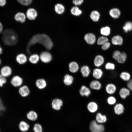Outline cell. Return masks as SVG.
I'll use <instances>...</instances> for the list:
<instances>
[{"label":"cell","mask_w":132,"mask_h":132,"mask_svg":"<svg viewBox=\"0 0 132 132\" xmlns=\"http://www.w3.org/2000/svg\"><path fill=\"white\" fill-rule=\"evenodd\" d=\"M37 43L43 45L48 50H51L53 46L52 41L48 36L44 34H38L33 36L28 44L26 50L28 53H30L29 49L31 46Z\"/></svg>","instance_id":"cell-1"},{"label":"cell","mask_w":132,"mask_h":132,"mask_svg":"<svg viewBox=\"0 0 132 132\" xmlns=\"http://www.w3.org/2000/svg\"><path fill=\"white\" fill-rule=\"evenodd\" d=\"M2 39L5 45L12 46L16 44L18 38L17 34L15 31L12 29H8L5 30L2 33Z\"/></svg>","instance_id":"cell-2"},{"label":"cell","mask_w":132,"mask_h":132,"mask_svg":"<svg viewBox=\"0 0 132 132\" xmlns=\"http://www.w3.org/2000/svg\"><path fill=\"white\" fill-rule=\"evenodd\" d=\"M23 82L22 78L18 75H15L11 77L10 82L13 87L16 88L20 86Z\"/></svg>","instance_id":"cell-3"},{"label":"cell","mask_w":132,"mask_h":132,"mask_svg":"<svg viewBox=\"0 0 132 132\" xmlns=\"http://www.w3.org/2000/svg\"><path fill=\"white\" fill-rule=\"evenodd\" d=\"M89 129L91 132H103L104 130L103 125L98 124L95 120L92 121L90 123Z\"/></svg>","instance_id":"cell-4"},{"label":"cell","mask_w":132,"mask_h":132,"mask_svg":"<svg viewBox=\"0 0 132 132\" xmlns=\"http://www.w3.org/2000/svg\"><path fill=\"white\" fill-rule=\"evenodd\" d=\"M12 74V68L9 66L4 65L0 68V74L5 77L8 78L11 76Z\"/></svg>","instance_id":"cell-5"},{"label":"cell","mask_w":132,"mask_h":132,"mask_svg":"<svg viewBox=\"0 0 132 132\" xmlns=\"http://www.w3.org/2000/svg\"><path fill=\"white\" fill-rule=\"evenodd\" d=\"M40 58L42 62L45 63H48L51 61L52 56L49 52L47 51H44L41 54Z\"/></svg>","instance_id":"cell-6"},{"label":"cell","mask_w":132,"mask_h":132,"mask_svg":"<svg viewBox=\"0 0 132 132\" xmlns=\"http://www.w3.org/2000/svg\"><path fill=\"white\" fill-rule=\"evenodd\" d=\"M63 104V101L61 99L58 98L55 99L52 101V107L55 110H59L61 109Z\"/></svg>","instance_id":"cell-7"},{"label":"cell","mask_w":132,"mask_h":132,"mask_svg":"<svg viewBox=\"0 0 132 132\" xmlns=\"http://www.w3.org/2000/svg\"><path fill=\"white\" fill-rule=\"evenodd\" d=\"M87 108L89 112L91 113H94L98 110V106L97 104L95 102L91 101L87 104Z\"/></svg>","instance_id":"cell-8"},{"label":"cell","mask_w":132,"mask_h":132,"mask_svg":"<svg viewBox=\"0 0 132 132\" xmlns=\"http://www.w3.org/2000/svg\"><path fill=\"white\" fill-rule=\"evenodd\" d=\"M84 38L86 43L90 44H93L96 41L95 35L92 33L86 34Z\"/></svg>","instance_id":"cell-9"},{"label":"cell","mask_w":132,"mask_h":132,"mask_svg":"<svg viewBox=\"0 0 132 132\" xmlns=\"http://www.w3.org/2000/svg\"><path fill=\"white\" fill-rule=\"evenodd\" d=\"M26 16L28 19L30 20H35L37 15L36 11L34 9L30 8L28 9L26 12Z\"/></svg>","instance_id":"cell-10"},{"label":"cell","mask_w":132,"mask_h":132,"mask_svg":"<svg viewBox=\"0 0 132 132\" xmlns=\"http://www.w3.org/2000/svg\"><path fill=\"white\" fill-rule=\"evenodd\" d=\"M91 91L90 89L85 85L82 86L79 90V93L80 95L82 96L87 97L91 94Z\"/></svg>","instance_id":"cell-11"},{"label":"cell","mask_w":132,"mask_h":132,"mask_svg":"<svg viewBox=\"0 0 132 132\" xmlns=\"http://www.w3.org/2000/svg\"><path fill=\"white\" fill-rule=\"evenodd\" d=\"M18 92L20 95L22 97L28 96L30 92L28 87L25 85L20 87L18 89Z\"/></svg>","instance_id":"cell-12"},{"label":"cell","mask_w":132,"mask_h":132,"mask_svg":"<svg viewBox=\"0 0 132 132\" xmlns=\"http://www.w3.org/2000/svg\"><path fill=\"white\" fill-rule=\"evenodd\" d=\"M89 87L90 88L95 90H100L102 87L101 84L98 80L92 81L89 84Z\"/></svg>","instance_id":"cell-13"},{"label":"cell","mask_w":132,"mask_h":132,"mask_svg":"<svg viewBox=\"0 0 132 132\" xmlns=\"http://www.w3.org/2000/svg\"><path fill=\"white\" fill-rule=\"evenodd\" d=\"M112 43L115 45H122L123 43L122 38L121 36L117 35L113 36L111 39Z\"/></svg>","instance_id":"cell-14"},{"label":"cell","mask_w":132,"mask_h":132,"mask_svg":"<svg viewBox=\"0 0 132 132\" xmlns=\"http://www.w3.org/2000/svg\"><path fill=\"white\" fill-rule=\"evenodd\" d=\"M74 78L71 75L68 74H66L64 76L63 82L66 86H71L73 83Z\"/></svg>","instance_id":"cell-15"},{"label":"cell","mask_w":132,"mask_h":132,"mask_svg":"<svg viewBox=\"0 0 132 132\" xmlns=\"http://www.w3.org/2000/svg\"><path fill=\"white\" fill-rule=\"evenodd\" d=\"M103 74V72L101 69L96 68L93 70L92 75L93 76L95 79L98 80L101 78Z\"/></svg>","instance_id":"cell-16"},{"label":"cell","mask_w":132,"mask_h":132,"mask_svg":"<svg viewBox=\"0 0 132 132\" xmlns=\"http://www.w3.org/2000/svg\"><path fill=\"white\" fill-rule=\"evenodd\" d=\"M109 14L112 17L116 19L120 17L121 13L120 10L119 9L117 8H113L110 10Z\"/></svg>","instance_id":"cell-17"},{"label":"cell","mask_w":132,"mask_h":132,"mask_svg":"<svg viewBox=\"0 0 132 132\" xmlns=\"http://www.w3.org/2000/svg\"><path fill=\"white\" fill-rule=\"evenodd\" d=\"M35 85L38 88L43 89L46 86L47 83L45 80L43 78H40L37 79Z\"/></svg>","instance_id":"cell-18"},{"label":"cell","mask_w":132,"mask_h":132,"mask_svg":"<svg viewBox=\"0 0 132 132\" xmlns=\"http://www.w3.org/2000/svg\"><path fill=\"white\" fill-rule=\"evenodd\" d=\"M16 59L17 62L20 64H22L25 63L27 60L26 56L23 54H20L17 55Z\"/></svg>","instance_id":"cell-19"},{"label":"cell","mask_w":132,"mask_h":132,"mask_svg":"<svg viewBox=\"0 0 132 132\" xmlns=\"http://www.w3.org/2000/svg\"><path fill=\"white\" fill-rule=\"evenodd\" d=\"M104 59L103 57L101 55L97 56L94 61L95 66L97 67H99L101 66L104 63Z\"/></svg>","instance_id":"cell-20"},{"label":"cell","mask_w":132,"mask_h":132,"mask_svg":"<svg viewBox=\"0 0 132 132\" xmlns=\"http://www.w3.org/2000/svg\"><path fill=\"white\" fill-rule=\"evenodd\" d=\"M69 70L71 72L75 73L77 72L79 69V66L78 64L75 62H70L69 65Z\"/></svg>","instance_id":"cell-21"},{"label":"cell","mask_w":132,"mask_h":132,"mask_svg":"<svg viewBox=\"0 0 132 132\" xmlns=\"http://www.w3.org/2000/svg\"><path fill=\"white\" fill-rule=\"evenodd\" d=\"M80 72L83 77H87L89 75L90 70L89 67L88 66H84L81 68Z\"/></svg>","instance_id":"cell-22"},{"label":"cell","mask_w":132,"mask_h":132,"mask_svg":"<svg viewBox=\"0 0 132 132\" xmlns=\"http://www.w3.org/2000/svg\"><path fill=\"white\" fill-rule=\"evenodd\" d=\"M116 90L115 86L113 84L111 83L108 84L105 87L106 92L108 94H114Z\"/></svg>","instance_id":"cell-23"},{"label":"cell","mask_w":132,"mask_h":132,"mask_svg":"<svg viewBox=\"0 0 132 132\" xmlns=\"http://www.w3.org/2000/svg\"><path fill=\"white\" fill-rule=\"evenodd\" d=\"M14 19L16 21L23 23L25 21L26 16L24 13L22 12H18L15 15Z\"/></svg>","instance_id":"cell-24"},{"label":"cell","mask_w":132,"mask_h":132,"mask_svg":"<svg viewBox=\"0 0 132 132\" xmlns=\"http://www.w3.org/2000/svg\"><path fill=\"white\" fill-rule=\"evenodd\" d=\"M114 110L116 114L120 115L123 112L124 110V107L122 104L118 103L114 106Z\"/></svg>","instance_id":"cell-25"},{"label":"cell","mask_w":132,"mask_h":132,"mask_svg":"<svg viewBox=\"0 0 132 132\" xmlns=\"http://www.w3.org/2000/svg\"><path fill=\"white\" fill-rule=\"evenodd\" d=\"M19 128L22 132H26L29 130L30 127L29 125L24 121H21L19 125Z\"/></svg>","instance_id":"cell-26"},{"label":"cell","mask_w":132,"mask_h":132,"mask_svg":"<svg viewBox=\"0 0 132 132\" xmlns=\"http://www.w3.org/2000/svg\"><path fill=\"white\" fill-rule=\"evenodd\" d=\"M27 118L29 120L32 121L36 120L38 118V115L35 111L31 110L28 112L27 114Z\"/></svg>","instance_id":"cell-27"},{"label":"cell","mask_w":132,"mask_h":132,"mask_svg":"<svg viewBox=\"0 0 132 132\" xmlns=\"http://www.w3.org/2000/svg\"><path fill=\"white\" fill-rule=\"evenodd\" d=\"M96 120L98 122L102 123L106 121L107 118L105 115H102L99 112L96 115Z\"/></svg>","instance_id":"cell-28"},{"label":"cell","mask_w":132,"mask_h":132,"mask_svg":"<svg viewBox=\"0 0 132 132\" xmlns=\"http://www.w3.org/2000/svg\"><path fill=\"white\" fill-rule=\"evenodd\" d=\"M100 14L97 11H92L90 15V18L94 22H97L99 19Z\"/></svg>","instance_id":"cell-29"},{"label":"cell","mask_w":132,"mask_h":132,"mask_svg":"<svg viewBox=\"0 0 132 132\" xmlns=\"http://www.w3.org/2000/svg\"><path fill=\"white\" fill-rule=\"evenodd\" d=\"M55 10L57 13L61 14L64 12L65 8L64 6L62 4L58 3L55 6Z\"/></svg>","instance_id":"cell-30"},{"label":"cell","mask_w":132,"mask_h":132,"mask_svg":"<svg viewBox=\"0 0 132 132\" xmlns=\"http://www.w3.org/2000/svg\"><path fill=\"white\" fill-rule=\"evenodd\" d=\"M130 94L129 89L125 88H121L119 91V94L121 97L123 99H125Z\"/></svg>","instance_id":"cell-31"},{"label":"cell","mask_w":132,"mask_h":132,"mask_svg":"<svg viewBox=\"0 0 132 132\" xmlns=\"http://www.w3.org/2000/svg\"><path fill=\"white\" fill-rule=\"evenodd\" d=\"M70 12L71 13L75 16H79L82 13V11L77 6L73 7L71 9Z\"/></svg>","instance_id":"cell-32"},{"label":"cell","mask_w":132,"mask_h":132,"mask_svg":"<svg viewBox=\"0 0 132 132\" xmlns=\"http://www.w3.org/2000/svg\"><path fill=\"white\" fill-rule=\"evenodd\" d=\"M127 57V55L124 52H121L116 61L119 63H123L126 61Z\"/></svg>","instance_id":"cell-33"},{"label":"cell","mask_w":132,"mask_h":132,"mask_svg":"<svg viewBox=\"0 0 132 132\" xmlns=\"http://www.w3.org/2000/svg\"><path fill=\"white\" fill-rule=\"evenodd\" d=\"M122 28L124 32L126 33L132 31V22L130 21L126 22Z\"/></svg>","instance_id":"cell-34"},{"label":"cell","mask_w":132,"mask_h":132,"mask_svg":"<svg viewBox=\"0 0 132 132\" xmlns=\"http://www.w3.org/2000/svg\"><path fill=\"white\" fill-rule=\"evenodd\" d=\"M110 28L108 26L103 27L100 29V33L104 36H107L109 35L110 34Z\"/></svg>","instance_id":"cell-35"},{"label":"cell","mask_w":132,"mask_h":132,"mask_svg":"<svg viewBox=\"0 0 132 132\" xmlns=\"http://www.w3.org/2000/svg\"><path fill=\"white\" fill-rule=\"evenodd\" d=\"M39 55L36 54H33L31 55L29 59V61L31 63L36 64L39 61Z\"/></svg>","instance_id":"cell-36"},{"label":"cell","mask_w":132,"mask_h":132,"mask_svg":"<svg viewBox=\"0 0 132 132\" xmlns=\"http://www.w3.org/2000/svg\"><path fill=\"white\" fill-rule=\"evenodd\" d=\"M130 74L126 72H122L120 75V77L125 81H129L130 80Z\"/></svg>","instance_id":"cell-37"},{"label":"cell","mask_w":132,"mask_h":132,"mask_svg":"<svg viewBox=\"0 0 132 132\" xmlns=\"http://www.w3.org/2000/svg\"><path fill=\"white\" fill-rule=\"evenodd\" d=\"M108 39L105 36L100 37L97 40V44L98 45H102L105 43L108 42Z\"/></svg>","instance_id":"cell-38"},{"label":"cell","mask_w":132,"mask_h":132,"mask_svg":"<svg viewBox=\"0 0 132 132\" xmlns=\"http://www.w3.org/2000/svg\"><path fill=\"white\" fill-rule=\"evenodd\" d=\"M33 130L34 132H42V127L40 124L36 123L34 125Z\"/></svg>","instance_id":"cell-39"},{"label":"cell","mask_w":132,"mask_h":132,"mask_svg":"<svg viewBox=\"0 0 132 132\" xmlns=\"http://www.w3.org/2000/svg\"><path fill=\"white\" fill-rule=\"evenodd\" d=\"M7 82V78L2 76L0 74V88H2Z\"/></svg>","instance_id":"cell-40"},{"label":"cell","mask_w":132,"mask_h":132,"mask_svg":"<svg viewBox=\"0 0 132 132\" xmlns=\"http://www.w3.org/2000/svg\"><path fill=\"white\" fill-rule=\"evenodd\" d=\"M21 4L24 6H27L30 4L32 2V0H17Z\"/></svg>","instance_id":"cell-41"},{"label":"cell","mask_w":132,"mask_h":132,"mask_svg":"<svg viewBox=\"0 0 132 132\" xmlns=\"http://www.w3.org/2000/svg\"><path fill=\"white\" fill-rule=\"evenodd\" d=\"M115 65L113 63L108 62L106 64L105 66V68L107 70H113L115 68Z\"/></svg>","instance_id":"cell-42"},{"label":"cell","mask_w":132,"mask_h":132,"mask_svg":"<svg viewBox=\"0 0 132 132\" xmlns=\"http://www.w3.org/2000/svg\"><path fill=\"white\" fill-rule=\"evenodd\" d=\"M116 100L115 98L113 96H110L107 99V102L110 105H113L115 103Z\"/></svg>","instance_id":"cell-43"},{"label":"cell","mask_w":132,"mask_h":132,"mask_svg":"<svg viewBox=\"0 0 132 132\" xmlns=\"http://www.w3.org/2000/svg\"><path fill=\"white\" fill-rule=\"evenodd\" d=\"M5 109V107L3 100L0 97V113L4 111Z\"/></svg>","instance_id":"cell-44"},{"label":"cell","mask_w":132,"mask_h":132,"mask_svg":"<svg viewBox=\"0 0 132 132\" xmlns=\"http://www.w3.org/2000/svg\"><path fill=\"white\" fill-rule=\"evenodd\" d=\"M121 53V52L118 50H116L114 51L112 55L113 58L116 61Z\"/></svg>","instance_id":"cell-45"},{"label":"cell","mask_w":132,"mask_h":132,"mask_svg":"<svg viewBox=\"0 0 132 132\" xmlns=\"http://www.w3.org/2000/svg\"><path fill=\"white\" fill-rule=\"evenodd\" d=\"M101 48L103 50H106L108 49L110 46V42H107L102 45Z\"/></svg>","instance_id":"cell-46"},{"label":"cell","mask_w":132,"mask_h":132,"mask_svg":"<svg viewBox=\"0 0 132 132\" xmlns=\"http://www.w3.org/2000/svg\"><path fill=\"white\" fill-rule=\"evenodd\" d=\"M83 0H73L72 2L75 5H81L83 2Z\"/></svg>","instance_id":"cell-47"},{"label":"cell","mask_w":132,"mask_h":132,"mask_svg":"<svg viewBox=\"0 0 132 132\" xmlns=\"http://www.w3.org/2000/svg\"><path fill=\"white\" fill-rule=\"evenodd\" d=\"M127 85L129 89L132 91V79L129 81L127 83Z\"/></svg>","instance_id":"cell-48"},{"label":"cell","mask_w":132,"mask_h":132,"mask_svg":"<svg viewBox=\"0 0 132 132\" xmlns=\"http://www.w3.org/2000/svg\"><path fill=\"white\" fill-rule=\"evenodd\" d=\"M6 0H0V6H3L5 4Z\"/></svg>","instance_id":"cell-49"},{"label":"cell","mask_w":132,"mask_h":132,"mask_svg":"<svg viewBox=\"0 0 132 132\" xmlns=\"http://www.w3.org/2000/svg\"><path fill=\"white\" fill-rule=\"evenodd\" d=\"M3 27L1 23L0 22V34L3 32Z\"/></svg>","instance_id":"cell-50"},{"label":"cell","mask_w":132,"mask_h":132,"mask_svg":"<svg viewBox=\"0 0 132 132\" xmlns=\"http://www.w3.org/2000/svg\"><path fill=\"white\" fill-rule=\"evenodd\" d=\"M3 53V49L0 44V55L1 54Z\"/></svg>","instance_id":"cell-51"},{"label":"cell","mask_w":132,"mask_h":132,"mask_svg":"<svg viewBox=\"0 0 132 132\" xmlns=\"http://www.w3.org/2000/svg\"><path fill=\"white\" fill-rule=\"evenodd\" d=\"M1 60L0 59V66L1 65Z\"/></svg>","instance_id":"cell-52"},{"label":"cell","mask_w":132,"mask_h":132,"mask_svg":"<svg viewBox=\"0 0 132 132\" xmlns=\"http://www.w3.org/2000/svg\"></svg>","instance_id":"cell-53"}]
</instances>
